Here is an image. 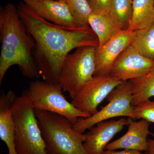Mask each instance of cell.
Listing matches in <instances>:
<instances>
[{
  "instance_id": "cell-20",
  "label": "cell",
  "mask_w": 154,
  "mask_h": 154,
  "mask_svg": "<svg viewBox=\"0 0 154 154\" xmlns=\"http://www.w3.org/2000/svg\"><path fill=\"white\" fill-rule=\"evenodd\" d=\"M133 0H112L110 13L123 27L128 29L132 18Z\"/></svg>"
},
{
  "instance_id": "cell-3",
  "label": "cell",
  "mask_w": 154,
  "mask_h": 154,
  "mask_svg": "<svg viewBox=\"0 0 154 154\" xmlns=\"http://www.w3.org/2000/svg\"><path fill=\"white\" fill-rule=\"evenodd\" d=\"M35 111L47 154H88L84 146L86 134L75 130L67 118L44 110Z\"/></svg>"
},
{
  "instance_id": "cell-22",
  "label": "cell",
  "mask_w": 154,
  "mask_h": 154,
  "mask_svg": "<svg viewBox=\"0 0 154 154\" xmlns=\"http://www.w3.org/2000/svg\"><path fill=\"white\" fill-rule=\"evenodd\" d=\"M92 13H110L112 0H87Z\"/></svg>"
},
{
  "instance_id": "cell-19",
  "label": "cell",
  "mask_w": 154,
  "mask_h": 154,
  "mask_svg": "<svg viewBox=\"0 0 154 154\" xmlns=\"http://www.w3.org/2000/svg\"><path fill=\"white\" fill-rule=\"evenodd\" d=\"M68 7L71 13L79 28L90 27L89 16L92 13L87 0H63Z\"/></svg>"
},
{
  "instance_id": "cell-6",
  "label": "cell",
  "mask_w": 154,
  "mask_h": 154,
  "mask_svg": "<svg viewBox=\"0 0 154 154\" xmlns=\"http://www.w3.org/2000/svg\"><path fill=\"white\" fill-rule=\"evenodd\" d=\"M95 46H83L67 56L62 67L59 84L72 99L96 70Z\"/></svg>"
},
{
  "instance_id": "cell-2",
  "label": "cell",
  "mask_w": 154,
  "mask_h": 154,
  "mask_svg": "<svg viewBox=\"0 0 154 154\" xmlns=\"http://www.w3.org/2000/svg\"><path fill=\"white\" fill-rule=\"evenodd\" d=\"M0 84L11 66H18L24 76L38 79L39 70L33 51L36 42L19 17L17 6L8 3L0 7Z\"/></svg>"
},
{
  "instance_id": "cell-18",
  "label": "cell",
  "mask_w": 154,
  "mask_h": 154,
  "mask_svg": "<svg viewBox=\"0 0 154 154\" xmlns=\"http://www.w3.org/2000/svg\"><path fill=\"white\" fill-rule=\"evenodd\" d=\"M130 45L141 55L154 61V23L148 28L134 31Z\"/></svg>"
},
{
  "instance_id": "cell-15",
  "label": "cell",
  "mask_w": 154,
  "mask_h": 154,
  "mask_svg": "<svg viewBox=\"0 0 154 154\" xmlns=\"http://www.w3.org/2000/svg\"><path fill=\"white\" fill-rule=\"evenodd\" d=\"M88 22L98 38V46H102L123 30L121 24L110 13H92Z\"/></svg>"
},
{
  "instance_id": "cell-4",
  "label": "cell",
  "mask_w": 154,
  "mask_h": 154,
  "mask_svg": "<svg viewBox=\"0 0 154 154\" xmlns=\"http://www.w3.org/2000/svg\"><path fill=\"white\" fill-rule=\"evenodd\" d=\"M18 154H47L44 140L27 89L17 96L11 106Z\"/></svg>"
},
{
  "instance_id": "cell-7",
  "label": "cell",
  "mask_w": 154,
  "mask_h": 154,
  "mask_svg": "<svg viewBox=\"0 0 154 154\" xmlns=\"http://www.w3.org/2000/svg\"><path fill=\"white\" fill-rule=\"evenodd\" d=\"M108 103L96 113L87 118H80L73 125L83 134L101 122L118 117H130L132 113V91L129 81L123 82L111 91L107 98Z\"/></svg>"
},
{
  "instance_id": "cell-16",
  "label": "cell",
  "mask_w": 154,
  "mask_h": 154,
  "mask_svg": "<svg viewBox=\"0 0 154 154\" xmlns=\"http://www.w3.org/2000/svg\"><path fill=\"white\" fill-rule=\"evenodd\" d=\"M132 18L128 30L135 31L154 23V0H133Z\"/></svg>"
},
{
  "instance_id": "cell-12",
  "label": "cell",
  "mask_w": 154,
  "mask_h": 154,
  "mask_svg": "<svg viewBox=\"0 0 154 154\" xmlns=\"http://www.w3.org/2000/svg\"><path fill=\"white\" fill-rule=\"evenodd\" d=\"M45 20L55 25L69 28H81L63 0H23Z\"/></svg>"
},
{
  "instance_id": "cell-9",
  "label": "cell",
  "mask_w": 154,
  "mask_h": 154,
  "mask_svg": "<svg viewBox=\"0 0 154 154\" xmlns=\"http://www.w3.org/2000/svg\"><path fill=\"white\" fill-rule=\"evenodd\" d=\"M154 66V61L141 55L130 45L114 62L109 75L122 82L146 75Z\"/></svg>"
},
{
  "instance_id": "cell-24",
  "label": "cell",
  "mask_w": 154,
  "mask_h": 154,
  "mask_svg": "<svg viewBox=\"0 0 154 154\" xmlns=\"http://www.w3.org/2000/svg\"><path fill=\"white\" fill-rule=\"evenodd\" d=\"M152 138L148 139V148L146 154H154V132L151 133Z\"/></svg>"
},
{
  "instance_id": "cell-11",
  "label": "cell",
  "mask_w": 154,
  "mask_h": 154,
  "mask_svg": "<svg viewBox=\"0 0 154 154\" xmlns=\"http://www.w3.org/2000/svg\"><path fill=\"white\" fill-rule=\"evenodd\" d=\"M128 124V119H110L101 122L86 133L84 146L88 154H101L106 146L117 133Z\"/></svg>"
},
{
  "instance_id": "cell-17",
  "label": "cell",
  "mask_w": 154,
  "mask_h": 154,
  "mask_svg": "<svg viewBox=\"0 0 154 154\" xmlns=\"http://www.w3.org/2000/svg\"><path fill=\"white\" fill-rule=\"evenodd\" d=\"M132 91V106L154 97V66L143 76L129 81Z\"/></svg>"
},
{
  "instance_id": "cell-1",
  "label": "cell",
  "mask_w": 154,
  "mask_h": 154,
  "mask_svg": "<svg viewBox=\"0 0 154 154\" xmlns=\"http://www.w3.org/2000/svg\"><path fill=\"white\" fill-rule=\"evenodd\" d=\"M21 20L36 42L33 55L44 81L59 84L62 67L71 51L99 45L91 27L69 28L53 24L39 16L24 2L17 5Z\"/></svg>"
},
{
  "instance_id": "cell-5",
  "label": "cell",
  "mask_w": 154,
  "mask_h": 154,
  "mask_svg": "<svg viewBox=\"0 0 154 154\" xmlns=\"http://www.w3.org/2000/svg\"><path fill=\"white\" fill-rule=\"evenodd\" d=\"M35 110L57 113L66 117L73 124L80 118L91 116L81 111L69 102L63 94L59 84H53L36 80L31 82L27 89Z\"/></svg>"
},
{
  "instance_id": "cell-13",
  "label": "cell",
  "mask_w": 154,
  "mask_h": 154,
  "mask_svg": "<svg viewBox=\"0 0 154 154\" xmlns=\"http://www.w3.org/2000/svg\"><path fill=\"white\" fill-rule=\"evenodd\" d=\"M127 119L128 124L127 132L119 138L108 143L105 150L123 149L140 152L147 151L148 137L151 133L149 130V122L143 119L136 121L130 117Z\"/></svg>"
},
{
  "instance_id": "cell-8",
  "label": "cell",
  "mask_w": 154,
  "mask_h": 154,
  "mask_svg": "<svg viewBox=\"0 0 154 154\" xmlns=\"http://www.w3.org/2000/svg\"><path fill=\"white\" fill-rule=\"evenodd\" d=\"M122 82L110 75H94L83 86L71 102L81 111L93 115L98 111V106L111 91Z\"/></svg>"
},
{
  "instance_id": "cell-23",
  "label": "cell",
  "mask_w": 154,
  "mask_h": 154,
  "mask_svg": "<svg viewBox=\"0 0 154 154\" xmlns=\"http://www.w3.org/2000/svg\"><path fill=\"white\" fill-rule=\"evenodd\" d=\"M101 154H146L141 152L131 149H124L123 150L117 151L105 150Z\"/></svg>"
},
{
  "instance_id": "cell-14",
  "label": "cell",
  "mask_w": 154,
  "mask_h": 154,
  "mask_svg": "<svg viewBox=\"0 0 154 154\" xmlns=\"http://www.w3.org/2000/svg\"><path fill=\"white\" fill-rule=\"evenodd\" d=\"M17 96L9 91L0 97V138L8 147V154H18L15 144V126L11 106Z\"/></svg>"
},
{
  "instance_id": "cell-10",
  "label": "cell",
  "mask_w": 154,
  "mask_h": 154,
  "mask_svg": "<svg viewBox=\"0 0 154 154\" xmlns=\"http://www.w3.org/2000/svg\"><path fill=\"white\" fill-rule=\"evenodd\" d=\"M134 32L128 29L122 30L105 44L96 48L94 75H109L114 62L131 43Z\"/></svg>"
},
{
  "instance_id": "cell-21",
  "label": "cell",
  "mask_w": 154,
  "mask_h": 154,
  "mask_svg": "<svg viewBox=\"0 0 154 154\" xmlns=\"http://www.w3.org/2000/svg\"><path fill=\"white\" fill-rule=\"evenodd\" d=\"M130 118L143 119L154 124V101L149 99L133 106Z\"/></svg>"
}]
</instances>
